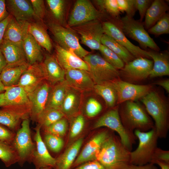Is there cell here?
I'll return each mask as SVG.
<instances>
[{"label":"cell","instance_id":"cell-50","mask_svg":"<svg viewBox=\"0 0 169 169\" xmlns=\"http://www.w3.org/2000/svg\"><path fill=\"white\" fill-rule=\"evenodd\" d=\"M156 161L169 163V151L157 147L153 155L151 163L154 164Z\"/></svg>","mask_w":169,"mask_h":169},{"label":"cell","instance_id":"cell-32","mask_svg":"<svg viewBox=\"0 0 169 169\" xmlns=\"http://www.w3.org/2000/svg\"><path fill=\"white\" fill-rule=\"evenodd\" d=\"M52 86L49 92L46 107L60 110L69 86L65 80Z\"/></svg>","mask_w":169,"mask_h":169},{"label":"cell","instance_id":"cell-49","mask_svg":"<svg viewBox=\"0 0 169 169\" xmlns=\"http://www.w3.org/2000/svg\"><path fill=\"white\" fill-rule=\"evenodd\" d=\"M153 0H136V7L139 11L140 19L139 20L142 22L146 12Z\"/></svg>","mask_w":169,"mask_h":169},{"label":"cell","instance_id":"cell-4","mask_svg":"<svg viewBox=\"0 0 169 169\" xmlns=\"http://www.w3.org/2000/svg\"><path fill=\"white\" fill-rule=\"evenodd\" d=\"M103 127L108 128L118 134L122 143L131 151L137 138L134 134L127 130L120 120L118 106L111 108L99 118L94 124L93 129Z\"/></svg>","mask_w":169,"mask_h":169},{"label":"cell","instance_id":"cell-48","mask_svg":"<svg viewBox=\"0 0 169 169\" xmlns=\"http://www.w3.org/2000/svg\"><path fill=\"white\" fill-rule=\"evenodd\" d=\"M33 10L38 21H42L45 15L44 1L43 0H30Z\"/></svg>","mask_w":169,"mask_h":169},{"label":"cell","instance_id":"cell-9","mask_svg":"<svg viewBox=\"0 0 169 169\" xmlns=\"http://www.w3.org/2000/svg\"><path fill=\"white\" fill-rule=\"evenodd\" d=\"M29 122L28 118L23 120L21 127L17 131L11 143L18 156V163L21 166L26 161L30 162L35 147L31 138Z\"/></svg>","mask_w":169,"mask_h":169},{"label":"cell","instance_id":"cell-51","mask_svg":"<svg viewBox=\"0 0 169 169\" xmlns=\"http://www.w3.org/2000/svg\"><path fill=\"white\" fill-rule=\"evenodd\" d=\"M15 134L9 128L0 124V141L11 144Z\"/></svg>","mask_w":169,"mask_h":169},{"label":"cell","instance_id":"cell-1","mask_svg":"<svg viewBox=\"0 0 169 169\" xmlns=\"http://www.w3.org/2000/svg\"><path fill=\"white\" fill-rule=\"evenodd\" d=\"M113 131L103 143L96 160L106 169H127L131 164L130 152Z\"/></svg>","mask_w":169,"mask_h":169},{"label":"cell","instance_id":"cell-34","mask_svg":"<svg viewBox=\"0 0 169 169\" xmlns=\"http://www.w3.org/2000/svg\"><path fill=\"white\" fill-rule=\"evenodd\" d=\"M28 32L40 46L51 52L53 46L50 38L45 29L39 22H29Z\"/></svg>","mask_w":169,"mask_h":169},{"label":"cell","instance_id":"cell-47","mask_svg":"<svg viewBox=\"0 0 169 169\" xmlns=\"http://www.w3.org/2000/svg\"><path fill=\"white\" fill-rule=\"evenodd\" d=\"M102 109V106L101 104L96 99L90 98L86 104L85 114L88 117H93L99 114Z\"/></svg>","mask_w":169,"mask_h":169},{"label":"cell","instance_id":"cell-30","mask_svg":"<svg viewBox=\"0 0 169 169\" xmlns=\"http://www.w3.org/2000/svg\"><path fill=\"white\" fill-rule=\"evenodd\" d=\"M80 100L79 91L69 86L60 110L65 116L73 117L79 112Z\"/></svg>","mask_w":169,"mask_h":169},{"label":"cell","instance_id":"cell-55","mask_svg":"<svg viewBox=\"0 0 169 169\" xmlns=\"http://www.w3.org/2000/svg\"><path fill=\"white\" fill-rule=\"evenodd\" d=\"M155 165L151 163L143 165L131 164L127 169H158Z\"/></svg>","mask_w":169,"mask_h":169},{"label":"cell","instance_id":"cell-36","mask_svg":"<svg viewBox=\"0 0 169 169\" xmlns=\"http://www.w3.org/2000/svg\"><path fill=\"white\" fill-rule=\"evenodd\" d=\"M65 116L57 109L46 107L38 116L36 121L41 128H45Z\"/></svg>","mask_w":169,"mask_h":169},{"label":"cell","instance_id":"cell-43","mask_svg":"<svg viewBox=\"0 0 169 169\" xmlns=\"http://www.w3.org/2000/svg\"><path fill=\"white\" fill-rule=\"evenodd\" d=\"M148 33L156 37L169 33V14L166 13L152 27L148 30Z\"/></svg>","mask_w":169,"mask_h":169},{"label":"cell","instance_id":"cell-24","mask_svg":"<svg viewBox=\"0 0 169 169\" xmlns=\"http://www.w3.org/2000/svg\"><path fill=\"white\" fill-rule=\"evenodd\" d=\"M29 23L17 20L12 16L5 29L3 40L15 42H23L28 33Z\"/></svg>","mask_w":169,"mask_h":169},{"label":"cell","instance_id":"cell-23","mask_svg":"<svg viewBox=\"0 0 169 169\" xmlns=\"http://www.w3.org/2000/svg\"><path fill=\"white\" fill-rule=\"evenodd\" d=\"M0 50L7 64L27 61L23 41L15 42L3 40L0 45Z\"/></svg>","mask_w":169,"mask_h":169},{"label":"cell","instance_id":"cell-7","mask_svg":"<svg viewBox=\"0 0 169 169\" xmlns=\"http://www.w3.org/2000/svg\"><path fill=\"white\" fill-rule=\"evenodd\" d=\"M83 60L88 66V72L95 84L110 82L120 79L119 70L99 55L90 54Z\"/></svg>","mask_w":169,"mask_h":169},{"label":"cell","instance_id":"cell-61","mask_svg":"<svg viewBox=\"0 0 169 169\" xmlns=\"http://www.w3.org/2000/svg\"><path fill=\"white\" fill-rule=\"evenodd\" d=\"M53 168L49 166V167H47L44 168H40L39 169H52Z\"/></svg>","mask_w":169,"mask_h":169},{"label":"cell","instance_id":"cell-26","mask_svg":"<svg viewBox=\"0 0 169 169\" xmlns=\"http://www.w3.org/2000/svg\"><path fill=\"white\" fill-rule=\"evenodd\" d=\"M29 64L27 61L7 64L0 74V79L5 87L16 85Z\"/></svg>","mask_w":169,"mask_h":169},{"label":"cell","instance_id":"cell-56","mask_svg":"<svg viewBox=\"0 0 169 169\" xmlns=\"http://www.w3.org/2000/svg\"><path fill=\"white\" fill-rule=\"evenodd\" d=\"M156 84L162 87L167 93H169V79L159 80L156 82Z\"/></svg>","mask_w":169,"mask_h":169},{"label":"cell","instance_id":"cell-38","mask_svg":"<svg viewBox=\"0 0 169 169\" xmlns=\"http://www.w3.org/2000/svg\"><path fill=\"white\" fill-rule=\"evenodd\" d=\"M70 118L66 147L79 138L80 135L84 130L85 123L84 117L81 114L77 115Z\"/></svg>","mask_w":169,"mask_h":169},{"label":"cell","instance_id":"cell-41","mask_svg":"<svg viewBox=\"0 0 169 169\" xmlns=\"http://www.w3.org/2000/svg\"><path fill=\"white\" fill-rule=\"evenodd\" d=\"M68 124L66 119L63 117L48 126L44 128L45 133H48L62 137L66 133Z\"/></svg>","mask_w":169,"mask_h":169},{"label":"cell","instance_id":"cell-44","mask_svg":"<svg viewBox=\"0 0 169 169\" xmlns=\"http://www.w3.org/2000/svg\"><path fill=\"white\" fill-rule=\"evenodd\" d=\"M44 141L47 148L55 153L60 152L64 145L62 137L48 133H45Z\"/></svg>","mask_w":169,"mask_h":169},{"label":"cell","instance_id":"cell-19","mask_svg":"<svg viewBox=\"0 0 169 169\" xmlns=\"http://www.w3.org/2000/svg\"><path fill=\"white\" fill-rule=\"evenodd\" d=\"M5 3L8 13L16 20L29 22L38 20L30 0H7Z\"/></svg>","mask_w":169,"mask_h":169},{"label":"cell","instance_id":"cell-28","mask_svg":"<svg viewBox=\"0 0 169 169\" xmlns=\"http://www.w3.org/2000/svg\"><path fill=\"white\" fill-rule=\"evenodd\" d=\"M47 76V81L51 85L65 80V71L60 65L55 57L45 55L43 62Z\"/></svg>","mask_w":169,"mask_h":169},{"label":"cell","instance_id":"cell-57","mask_svg":"<svg viewBox=\"0 0 169 169\" xmlns=\"http://www.w3.org/2000/svg\"><path fill=\"white\" fill-rule=\"evenodd\" d=\"M7 64L6 61L0 50V74Z\"/></svg>","mask_w":169,"mask_h":169},{"label":"cell","instance_id":"cell-8","mask_svg":"<svg viewBox=\"0 0 169 169\" xmlns=\"http://www.w3.org/2000/svg\"><path fill=\"white\" fill-rule=\"evenodd\" d=\"M48 27L57 45L62 48L73 53L81 59L90 54L81 46L75 33L71 28L64 27L54 22L49 23Z\"/></svg>","mask_w":169,"mask_h":169},{"label":"cell","instance_id":"cell-21","mask_svg":"<svg viewBox=\"0 0 169 169\" xmlns=\"http://www.w3.org/2000/svg\"><path fill=\"white\" fill-rule=\"evenodd\" d=\"M65 80L69 87L79 91L93 90L95 85L88 71L83 69L66 70Z\"/></svg>","mask_w":169,"mask_h":169},{"label":"cell","instance_id":"cell-17","mask_svg":"<svg viewBox=\"0 0 169 169\" xmlns=\"http://www.w3.org/2000/svg\"><path fill=\"white\" fill-rule=\"evenodd\" d=\"M102 24L104 33L124 47L135 58L143 57L151 59L147 50L141 49L131 42L114 23L105 21L102 23Z\"/></svg>","mask_w":169,"mask_h":169},{"label":"cell","instance_id":"cell-52","mask_svg":"<svg viewBox=\"0 0 169 169\" xmlns=\"http://www.w3.org/2000/svg\"><path fill=\"white\" fill-rule=\"evenodd\" d=\"M73 169H106L96 160L84 163Z\"/></svg>","mask_w":169,"mask_h":169},{"label":"cell","instance_id":"cell-42","mask_svg":"<svg viewBox=\"0 0 169 169\" xmlns=\"http://www.w3.org/2000/svg\"><path fill=\"white\" fill-rule=\"evenodd\" d=\"M53 17L57 23L63 22L64 18L65 1L63 0L46 1Z\"/></svg>","mask_w":169,"mask_h":169},{"label":"cell","instance_id":"cell-59","mask_svg":"<svg viewBox=\"0 0 169 169\" xmlns=\"http://www.w3.org/2000/svg\"><path fill=\"white\" fill-rule=\"evenodd\" d=\"M4 93H0V107L4 106Z\"/></svg>","mask_w":169,"mask_h":169},{"label":"cell","instance_id":"cell-20","mask_svg":"<svg viewBox=\"0 0 169 169\" xmlns=\"http://www.w3.org/2000/svg\"><path fill=\"white\" fill-rule=\"evenodd\" d=\"M51 85L46 81L28 94L31 105L30 117L33 121H36L39 115L46 107Z\"/></svg>","mask_w":169,"mask_h":169},{"label":"cell","instance_id":"cell-12","mask_svg":"<svg viewBox=\"0 0 169 169\" xmlns=\"http://www.w3.org/2000/svg\"><path fill=\"white\" fill-rule=\"evenodd\" d=\"M70 28L80 35L82 43L92 50H99L104 34L100 20L91 21Z\"/></svg>","mask_w":169,"mask_h":169},{"label":"cell","instance_id":"cell-53","mask_svg":"<svg viewBox=\"0 0 169 169\" xmlns=\"http://www.w3.org/2000/svg\"><path fill=\"white\" fill-rule=\"evenodd\" d=\"M9 15L6 8L5 0H0V22L5 19Z\"/></svg>","mask_w":169,"mask_h":169},{"label":"cell","instance_id":"cell-10","mask_svg":"<svg viewBox=\"0 0 169 169\" xmlns=\"http://www.w3.org/2000/svg\"><path fill=\"white\" fill-rule=\"evenodd\" d=\"M115 89L118 105L128 101H136L141 99L153 90L152 84H134L120 79L109 82Z\"/></svg>","mask_w":169,"mask_h":169},{"label":"cell","instance_id":"cell-37","mask_svg":"<svg viewBox=\"0 0 169 169\" xmlns=\"http://www.w3.org/2000/svg\"><path fill=\"white\" fill-rule=\"evenodd\" d=\"M93 90L97 95L102 98L107 107L111 108L115 106L117 101L116 94L109 82L95 84Z\"/></svg>","mask_w":169,"mask_h":169},{"label":"cell","instance_id":"cell-54","mask_svg":"<svg viewBox=\"0 0 169 169\" xmlns=\"http://www.w3.org/2000/svg\"><path fill=\"white\" fill-rule=\"evenodd\" d=\"M11 16V15L9 14L5 19L0 22V45L3 40L5 29Z\"/></svg>","mask_w":169,"mask_h":169},{"label":"cell","instance_id":"cell-6","mask_svg":"<svg viewBox=\"0 0 169 169\" xmlns=\"http://www.w3.org/2000/svg\"><path fill=\"white\" fill-rule=\"evenodd\" d=\"M117 26L125 36L137 42L144 50L150 49L160 51L159 47L145 29L143 22L125 15L120 18Z\"/></svg>","mask_w":169,"mask_h":169},{"label":"cell","instance_id":"cell-3","mask_svg":"<svg viewBox=\"0 0 169 169\" xmlns=\"http://www.w3.org/2000/svg\"><path fill=\"white\" fill-rule=\"evenodd\" d=\"M118 106L120 120L128 131L146 132L154 128V123L145 108L136 101H127Z\"/></svg>","mask_w":169,"mask_h":169},{"label":"cell","instance_id":"cell-16","mask_svg":"<svg viewBox=\"0 0 169 169\" xmlns=\"http://www.w3.org/2000/svg\"><path fill=\"white\" fill-rule=\"evenodd\" d=\"M46 81L47 74L42 62L29 65L16 85L22 87L28 95Z\"/></svg>","mask_w":169,"mask_h":169},{"label":"cell","instance_id":"cell-31","mask_svg":"<svg viewBox=\"0 0 169 169\" xmlns=\"http://www.w3.org/2000/svg\"><path fill=\"white\" fill-rule=\"evenodd\" d=\"M23 44L27 61L29 65L43 62L41 46L29 33L23 40Z\"/></svg>","mask_w":169,"mask_h":169},{"label":"cell","instance_id":"cell-29","mask_svg":"<svg viewBox=\"0 0 169 169\" xmlns=\"http://www.w3.org/2000/svg\"><path fill=\"white\" fill-rule=\"evenodd\" d=\"M169 9L168 4L165 1L153 0L146 12L143 22L146 30H148L154 25Z\"/></svg>","mask_w":169,"mask_h":169},{"label":"cell","instance_id":"cell-58","mask_svg":"<svg viewBox=\"0 0 169 169\" xmlns=\"http://www.w3.org/2000/svg\"><path fill=\"white\" fill-rule=\"evenodd\" d=\"M154 164L158 165L161 169H169V163L156 161Z\"/></svg>","mask_w":169,"mask_h":169},{"label":"cell","instance_id":"cell-5","mask_svg":"<svg viewBox=\"0 0 169 169\" xmlns=\"http://www.w3.org/2000/svg\"><path fill=\"white\" fill-rule=\"evenodd\" d=\"M134 134L139 140L137 148L131 151V164L143 165L151 162L154 152L157 148L159 138L154 128L146 132L136 130Z\"/></svg>","mask_w":169,"mask_h":169},{"label":"cell","instance_id":"cell-22","mask_svg":"<svg viewBox=\"0 0 169 169\" xmlns=\"http://www.w3.org/2000/svg\"><path fill=\"white\" fill-rule=\"evenodd\" d=\"M56 58L61 67L65 71L80 69L89 71L87 63L74 53L65 50L58 45L55 46Z\"/></svg>","mask_w":169,"mask_h":169},{"label":"cell","instance_id":"cell-39","mask_svg":"<svg viewBox=\"0 0 169 169\" xmlns=\"http://www.w3.org/2000/svg\"><path fill=\"white\" fill-rule=\"evenodd\" d=\"M0 159L7 167L18 162V156L11 144L0 141Z\"/></svg>","mask_w":169,"mask_h":169},{"label":"cell","instance_id":"cell-46","mask_svg":"<svg viewBox=\"0 0 169 169\" xmlns=\"http://www.w3.org/2000/svg\"><path fill=\"white\" fill-rule=\"evenodd\" d=\"M120 12H125L127 16L133 18L137 10L136 0H116Z\"/></svg>","mask_w":169,"mask_h":169},{"label":"cell","instance_id":"cell-40","mask_svg":"<svg viewBox=\"0 0 169 169\" xmlns=\"http://www.w3.org/2000/svg\"><path fill=\"white\" fill-rule=\"evenodd\" d=\"M99 50L102 57L111 65L119 70L124 67L125 64L123 61L105 46L101 44Z\"/></svg>","mask_w":169,"mask_h":169},{"label":"cell","instance_id":"cell-15","mask_svg":"<svg viewBox=\"0 0 169 169\" xmlns=\"http://www.w3.org/2000/svg\"><path fill=\"white\" fill-rule=\"evenodd\" d=\"M113 131L108 128H105L94 135L77 156L71 169L86 162L96 160V155L103 143Z\"/></svg>","mask_w":169,"mask_h":169},{"label":"cell","instance_id":"cell-60","mask_svg":"<svg viewBox=\"0 0 169 169\" xmlns=\"http://www.w3.org/2000/svg\"><path fill=\"white\" fill-rule=\"evenodd\" d=\"M5 87L0 79V93H4L5 91Z\"/></svg>","mask_w":169,"mask_h":169},{"label":"cell","instance_id":"cell-11","mask_svg":"<svg viewBox=\"0 0 169 169\" xmlns=\"http://www.w3.org/2000/svg\"><path fill=\"white\" fill-rule=\"evenodd\" d=\"M153 65V61L151 59L143 57L135 58L119 70L120 78L131 83L143 81L149 77Z\"/></svg>","mask_w":169,"mask_h":169},{"label":"cell","instance_id":"cell-45","mask_svg":"<svg viewBox=\"0 0 169 169\" xmlns=\"http://www.w3.org/2000/svg\"><path fill=\"white\" fill-rule=\"evenodd\" d=\"M97 2L102 10H105L115 18L117 24L121 18V13L119 9L116 0H97Z\"/></svg>","mask_w":169,"mask_h":169},{"label":"cell","instance_id":"cell-35","mask_svg":"<svg viewBox=\"0 0 169 169\" xmlns=\"http://www.w3.org/2000/svg\"><path fill=\"white\" fill-rule=\"evenodd\" d=\"M101 44L105 46L115 54L125 64L135 58L125 48L105 33L101 39Z\"/></svg>","mask_w":169,"mask_h":169},{"label":"cell","instance_id":"cell-14","mask_svg":"<svg viewBox=\"0 0 169 169\" xmlns=\"http://www.w3.org/2000/svg\"><path fill=\"white\" fill-rule=\"evenodd\" d=\"M101 13L96 9L87 0H78L75 3L68 22L70 28L85 23L99 19L102 17Z\"/></svg>","mask_w":169,"mask_h":169},{"label":"cell","instance_id":"cell-2","mask_svg":"<svg viewBox=\"0 0 169 169\" xmlns=\"http://www.w3.org/2000/svg\"><path fill=\"white\" fill-rule=\"evenodd\" d=\"M141 100L154 121V128L158 138H166L169 129V106L165 98L152 90Z\"/></svg>","mask_w":169,"mask_h":169},{"label":"cell","instance_id":"cell-25","mask_svg":"<svg viewBox=\"0 0 169 169\" xmlns=\"http://www.w3.org/2000/svg\"><path fill=\"white\" fill-rule=\"evenodd\" d=\"M153 65L149 77L153 78L169 75V54L167 51H157L148 49Z\"/></svg>","mask_w":169,"mask_h":169},{"label":"cell","instance_id":"cell-33","mask_svg":"<svg viewBox=\"0 0 169 169\" xmlns=\"http://www.w3.org/2000/svg\"><path fill=\"white\" fill-rule=\"evenodd\" d=\"M28 118L24 115L6 107L0 110V124L13 131L18 130L21 120Z\"/></svg>","mask_w":169,"mask_h":169},{"label":"cell","instance_id":"cell-27","mask_svg":"<svg viewBox=\"0 0 169 169\" xmlns=\"http://www.w3.org/2000/svg\"><path fill=\"white\" fill-rule=\"evenodd\" d=\"M84 139L80 137L66 148L65 151L56 159L54 169H71L83 143Z\"/></svg>","mask_w":169,"mask_h":169},{"label":"cell","instance_id":"cell-13","mask_svg":"<svg viewBox=\"0 0 169 169\" xmlns=\"http://www.w3.org/2000/svg\"><path fill=\"white\" fill-rule=\"evenodd\" d=\"M3 107L10 108L28 117L30 116L31 103L27 93L22 87L15 85L5 87Z\"/></svg>","mask_w":169,"mask_h":169},{"label":"cell","instance_id":"cell-18","mask_svg":"<svg viewBox=\"0 0 169 169\" xmlns=\"http://www.w3.org/2000/svg\"><path fill=\"white\" fill-rule=\"evenodd\" d=\"M41 127L38 125L35 129V133L34 140L35 142V147L30 162L33 163L36 169L49 166L54 169L56 163L55 158L52 157L48 151L41 136Z\"/></svg>","mask_w":169,"mask_h":169}]
</instances>
